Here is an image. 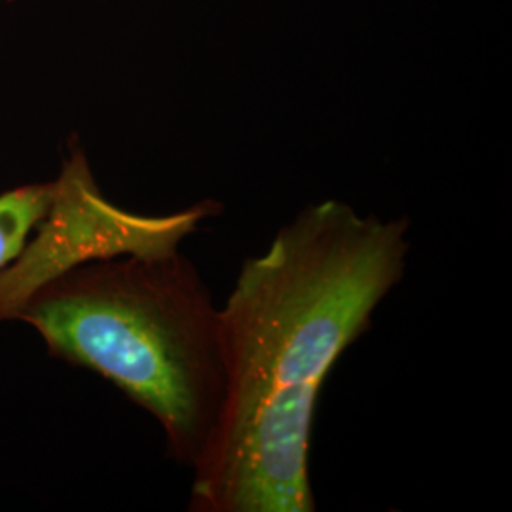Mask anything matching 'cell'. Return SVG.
<instances>
[{"instance_id":"cell-1","label":"cell","mask_w":512,"mask_h":512,"mask_svg":"<svg viewBox=\"0 0 512 512\" xmlns=\"http://www.w3.org/2000/svg\"><path fill=\"white\" fill-rule=\"evenodd\" d=\"M410 220L304 207L241 264L219 308L226 397L192 512H313L311 431L330 370L401 281Z\"/></svg>"},{"instance_id":"cell-3","label":"cell","mask_w":512,"mask_h":512,"mask_svg":"<svg viewBox=\"0 0 512 512\" xmlns=\"http://www.w3.org/2000/svg\"><path fill=\"white\" fill-rule=\"evenodd\" d=\"M222 205L203 200L171 215H137L103 196L84 152L73 147L54 181V200L35 238L0 272V323L12 321L21 304L57 275L97 258L152 255L179 249L203 220Z\"/></svg>"},{"instance_id":"cell-4","label":"cell","mask_w":512,"mask_h":512,"mask_svg":"<svg viewBox=\"0 0 512 512\" xmlns=\"http://www.w3.org/2000/svg\"><path fill=\"white\" fill-rule=\"evenodd\" d=\"M54 200V183L25 184L0 194V272L25 249Z\"/></svg>"},{"instance_id":"cell-2","label":"cell","mask_w":512,"mask_h":512,"mask_svg":"<svg viewBox=\"0 0 512 512\" xmlns=\"http://www.w3.org/2000/svg\"><path fill=\"white\" fill-rule=\"evenodd\" d=\"M52 357L88 368L145 408L190 469L219 425L226 368L219 308L179 249L116 255L40 285L16 317Z\"/></svg>"}]
</instances>
